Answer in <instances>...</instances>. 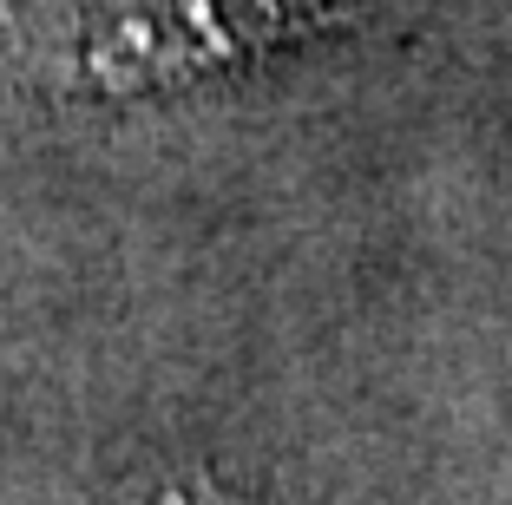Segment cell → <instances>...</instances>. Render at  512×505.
<instances>
[{
	"instance_id": "obj_1",
	"label": "cell",
	"mask_w": 512,
	"mask_h": 505,
	"mask_svg": "<svg viewBox=\"0 0 512 505\" xmlns=\"http://www.w3.org/2000/svg\"><path fill=\"white\" fill-rule=\"evenodd\" d=\"M348 20V0H0V73L46 99H145Z\"/></svg>"
},
{
	"instance_id": "obj_2",
	"label": "cell",
	"mask_w": 512,
	"mask_h": 505,
	"mask_svg": "<svg viewBox=\"0 0 512 505\" xmlns=\"http://www.w3.org/2000/svg\"><path fill=\"white\" fill-rule=\"evenodd\" d=\"M125 505H230V499H224V486H217V479L191 473V479H158V486L132 492Z\"/></svg>"
}]
</instances>
